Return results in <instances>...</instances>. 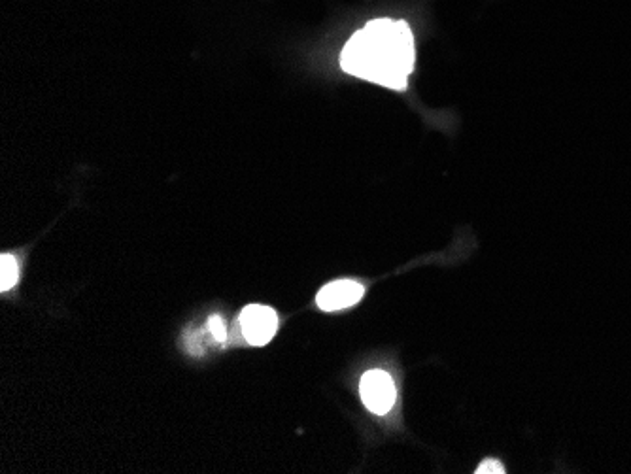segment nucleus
I'll return each mask as SVG.
<instances>
[{"instance_id":"nucleus-5","label":"nucleus","mask_w":631,"mask_h":474,"mask_svg":"<svg viewBox=\"0 0 631 474\" xmlns=\"http://www.w3.org/2000/svg\"><path fill=\"white\" fill-rule=\"evenodd\" d=\"M19 269L14 255L4 254L0 257V289L8 291L18 284Z\"/></svg>"},{"instance_id":"nucleus-1","label":"nucleus","mask_w":631,"mask_h":474,"mask_svg":"<svg viewBox=\"0 0 631 474\" xmlns=\"http://www.w3.org/2000/svg\"><path fill=\"white\" fill-rule=\"evenodd\" d=\"M416 63L414 36L403 19L380 17L354 34L341 53L344 72L393 91H405Z\"/></svg>"},{"instance_id":"nucleus-7","label":"nucleus","mask_w":631,"mask_h":474,"mask_svg":"<svg viewBox=\"0 0 631 474\" xmlns=\"http://www.w3.org/2000/svg\"><path fill=\"white\" fill-rule=\"evenodd\" d=\"M477 474H505V467L497 459H484L477 467Z\"/></svg>"},{"instance_id":"nucleus-4","label":"nucleus","mask_w":631,"mask_h":474,"mask_svg":"<svg viewBox=\"0 0 631 474\" xmlns=\"http://www.w3.org/2000/svg\"><path fill=\"white\" fill-rule=\"evenodd\" d=\"M363 293H365V288L358 282L337 280L320 289V293L316 295V305L324 312H337V310L359 303Z\"/></svg>"},{"instance_id":"nucleus-2","label":"nucleus","mask_w":631,"mask_h":474,"mask_svg":"<svg viewBox=\"0 0 631 474\" xmlns=\"http://www.w3.org/2000/svg\"><path fill=\"white\" fill-rule=\"evenodd\" d=\"M240 329L248 344L265 346L278 329V316L271 306L248 305L240 312Z\"/></svg>"},{"instance_id":"nucleus-3","label":"nucleus","mask_w":631,"mask_h":474,"mask_svg":"<svg viewBox=\"0 0 631 474\" xmlns=\"http://www.w3.org/2000/svg\"><path fill=\"white\" fill-rule=\"evenodd\" d=\"M359 395L363 405L375 412L378 416H384L395 405V386L392 376L384 371H369L363 374L359 384Z\"/></svg>"},{"instance_id":"nucleus-6","label":"nucleus","mask_w":631,"mask_h":474,"mask_svg":"<svg viewBox=\"0 0 631 474\" xmlns=\"http://www.w3.org/2000/svg\"><path fill=\"white\" fill-rule=\"evenodd\" d=\"M208 329H210V333L214 335V339L218 340V342H223V340L227 339V329H225V323H223L220 316H212L208 320Z\"/></svg>"}]
</instances>
